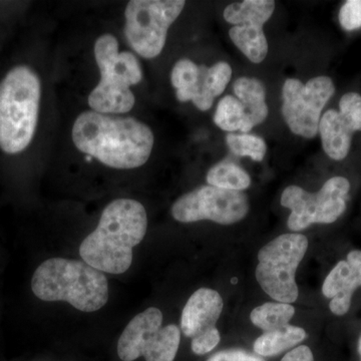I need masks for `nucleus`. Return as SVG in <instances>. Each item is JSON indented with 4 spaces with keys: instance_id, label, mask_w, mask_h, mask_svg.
<instances>
[{
    "instance_id": "obj_1",
    "label": "nucleus",
    "mask_w": 361,
    "mask_h": 361,
    "mask_svg": "<svg viewBox=\"0 0 361 361\" xmlns=\"http://www.w3.org/2000/svg\"><path fill=\"white\" fill-rule=\"evenodd\" d=\"M71 139L80 153L116 170L142 167L149 161L155 144L153 130L137 118L92 110L82 111L75 118Z\"/></svg>"
},
{
    "instance_id": "obj_2",
    "label": "nucleus",
    "mask_w": 361,
    "mask_h": 361,
    "mask_svg": "<svg viewBox=\"0 0 361 361\" xmlns=\"http://www.w3.org/2000/svg\"><path fill=\"white\" fill-rule=\"evenodd\" d=\"M146 209L134 199L120 198L104 209L94 232L80 244V255L94 269L123 274L133 263V249L146 236Z\"/></svg>"
},
{
    "instance_id": "obj_3",
    "label": "nucleus",
    "mask_w": 361,
    "mask_h": 361,
    "mask_svg": "<svg viewBox=\"0 0 361 361\" xmlns=\"http://www.w3.org/2000/svg\"><path fill=\"white\" fill-rule=\"evenodd\" d=\"M42 82L30 66H14L0 80V149L16 155L32 144L39 123Z\"/></svg>"
},
{
    "instance_id": "obj_4",
    "label": "nucleus",
    "mask_w": 361,
    "mask_h": 361,
    "mask_svg": "<svg viewBox=\"0 0 361 361\" xmlns=\"http://www.w3.org/2000/svg\"><path fill=\"white\" fill-rule=\"evenodd\" d=\"M32 289L40 300L66 301L82 312L101 310L109 300L108 279L85 261L51 258L33 274Z\"/></svg>"
},
{
    "instance_id": "obj_5",
    "label": "nucleus",
    "mask_w": 361,
    "mask_h": 361,
    "mask_svg": "<svg viewBox=\"0 0 361 361\" xmlns=\"http://www.w3.org/2000/svg\"><path fill=\"white\" fill-rule=\"evenodd\" d=\"M94 56L101 78L87 97L90 108L106 115L129 113L135 104L130 87L139 85L144 77L139 59L134 52L120 51L118 39L111 33L97 37Z\"/></svg>"
},
{
    "instance_id": "obj_6",
    "label": "nucleus",
    "mask_w": 361,
    "mask_h": 361,
    "mask_svg": "<svg viewBox=\"0 0 361 361\" xmlns=\"http://www.w3.org/2000/svg\"><path fill=\"white\" fill-rule=\"evenodd\" d=\"M186 6L184 0H130L125 9L126 40L142 59L160 56L169 28Z\"/></svg>"
},
{
    "instance_id": "obj_7",
    "label": "nucleus",
    "mask_w": 361,
    "mask_h": 361,
    "mask_svg": "<svg viewBox=\"0 0 361 361\" xmlns=\"http://www.w3.org/2000/svg\"><path fill=\"white\" fill-rule=\"evenodd\" d=\"M307 248V237L293 233L281 235L260 249L256 279L271 298L278 302H295L298 298L296 271Z\"/></svg>"
},
{
    "instance_id": "obj_8",
    "label": "nucleus",
    "mask_w": 361,
    "mask_h": 361,
    "mask_svg": "<svg viewBox=\"0 0 361 361\" xmlns=\"http://www.w3.org/2000/svg\"><path fill=\"white\" fill-rule=\"evenodd\" d=\"M180 330L177 325L163 326V313L156 307L142 311L130 320L118 342L123 361L144 356L146 361H174L179 349Z\"/></svg>"
},
{
    "instance_id": "obj_9",
    "label": "nucleus",
    "mask_w": 361,
    "mask_h": 361,
    "mask_svg": "<svg viewBox=\"0 0 361 361\" xmlns=\"http://www.w3.org/2000/svg\"><path fill=\"white\" fill-rule=\"evenodd\" d=\"M350 183L343 177L325 182L316 193L301 187L289 186L281 196V205L290 209L287 226L292 231H301L312 224H331L346 210Z\"/></svg>"
},
{
    "instance_id": "obj_10",
    "label": "nucleus",
    "mask_w": 361,
    "mask_h": 361,
    "mask_svg": "<svg viewBox=\"0 0 361 361\" xmlns=\"http://www.w3.org/2000/svg\"><path fill=\"white\" fill-rule=\"evenodd\" d=\"M336 92L331 78L320 75L306 84L287 78L282 87V116L293 134L313 139L318 134L324 106Z\"/></svg>"
},
{
    "instance_id": "obj_11",
    "label": "nucleus",
    "mask_w": 361,
    "mask_h": 361,
    "mask_svg": "<svg viewBox=\"0 0 361 361\" xmlns=\"http://www.w3.org/2000/svg\"><path fill=\"white\" fill-rule=\"evenodd\" d=\"M171 212L180 223L209 220L220 225H232L246 217L249 202L243 192L206 185L180 197L173 204Z\"/></svg>"
},
{
    "instance_id": "obj_12",
    "label": "nucleus",
    "mask_w": 361,
    "mask_h": 361,
    "mask_svg": "<svg viewBox=\"0 0 361 361\" xmlns=\"http://www.w3.org/2000/svg\"><path fill=\"white\" fill-rule=\"evenodd\" d=\"M223 306L220 294L209 288L198 289L187 301L180 317V330L192 339L195 355H206L219 344L220 332L216 324Z\"/></svg>"
},
{
    "instance_id": "obj_13",
    "label": "nucleus",
    "mask_w": 361,
    "mask_h": 361,
    "mask_svg": "<svg viewBox=\"0 0 361 361\" xmlns=\"http://www.w3.org/2000/svg\"><path fill=\"white\" fill-rule=\"evenodd\" d=\"M361 286V251L348 253L346 260L339 261L330 271L322 286L323 295L331 299L329 308L334 314L342 316L348 312L351 298Z\"/></svg>"
},
{
    "instance_id": "obj_14",
    "label": "nucleus",
    "mask_w": 361,
    "mask_h": 361,
    "mask_svg": "<svg viewBox=\"0 0 361 361\" xmlns=\"http://www.w3.org/2000/svg\"><path fill=\"white\" fill-rule=\"evenodd\" d=\"M355 132L353 123L339 111H325L320 118L318 133L325 154L332 160L342 161L348 156Z\"/></svg>"
},
{
    "instance_id": "obj_15",
    "label": "nucleus",
    "mask_w": 361,
    "mask_h": 361,
    "mask_svg": "<svg viewBox=\"0 0 361 361\" xmlns=\"http://www.w3.org/2000/svg\"><path fill=\"white\" fill-rule=\"evenodd\" d=\"M233 90L245 110V134H248L254 127L264 122L269 113L264 85L257 78L242 77L235 80Z\"/></svg>"
},
{
    "instance_id": "obj_16",
    "label": "nucleus",
    "mask_w": 361,
    "mask_h": 361,
    "mask_svg": "<svg viewBox=\"0 0 361 361\" xmlns=\"http://www.w3.org/2000/svg\"><path fill=\"white\" fill-rule=\"evenodd\" d=\"M229 37L233 44L251 63H260L268 54L267 39L263 26L257 25H242L232 26Z\"/></svg>"
},
{
    "instance_id": "obj_17",
    "label": "nucleus",
    "mask_w": 361,
    "mask_h": 361,
    "mask_svg": "<svg viewBox=\"0 0 361 361\" xmlns=\"http://www.w3.org/2000/svg\"><path fill=\"white\" fill-rule=\"evenodd\" d=\"M272 0H244L229 4L223 16L228 23L235 25H257L263 26L270 20L275 9Z\"/></svg>"
},
{
    "instance_id": "obj_18",
    "label": "nucleus",
    "mask_w": 361,
    "mask_h": 361,
    "mask_svg": "<svg viewBox=\"0 0 361 361\" xmlns=\"http://www.w3.org/2000/svg\"><path fill=\"white\" fill-rule=\"evenodd\" d=\"M306 338L305 330L288 324L281 329L264 332L256 339L254 351L261 356H274L294 348Z\"/></svg>"
},
{
    "instance_id": "obj_19",
    "label": "nucleus",
    "mask_w": 361,
    "mask_h": 361,
    "mask_svg": "<svg viewBox=\"0 0 361 361\" xmlns=\"http://www.w3.org/2000/svg\"><path fill=\"white\" fill-rule=\"evenodd\" d=\"M207 183L210 186L242 192L251 185V178L244 169L229 161H220L208 171Z\"/></svg>"
},
{
    "instance_id": "obj_20",
    "label": "nucleus",
    "mask_w": 361,
    "mask_h": 361,
    "mask_svg": "<svg viewBox=\"0 0 361 361\" xmlns=\"http://www.w3.org/2000/svg\"><path fill=\"white\" fill-rule=\"evenodd\" d=\"M294 313L295 308L291 304L267 302L252 311L250 319L258 329L268 332L288 325Z\"/></svg>"
},
{
    "instance_id": "obj_21",
    "label": "nucleus",
    "mask_w": 361,
    "mask_h": 361,
    "mask_svg": "<svg viewBox=\"0 0 361 361\" xmlns=\"http://www.w3.org/2000/svg\"><path fill=\"white\" fill-rule=\"evenodd\" d=\"M214 123L228 134L234 132L245 134L246 114L241 102L230 94L222 97L214 114Z\"/></svg>"
},
{
    "instance_id": "obj_22",
    "label": "nucleus",
    "mask_w": 361,
    "mask_h": 361,
    "mask_svg": "<svg viewBox=\"0 0 361 361\" xmlns=\"http://www.w3.org/2000/svg\"><path fill=\"white\" fill-rule=\"evenodd\" d=\"M226 144L234 155L247 157L255 161H263L267 153L264 140L255 135L229 133L226 135Z\"/></svg>"
},
{
    "instance_id": "obj_23",
    "label": "nucleus",
    "mask_w": 361,
    "mask_h": 361,
    "mask_svg": "<svg viewBox=\"0 0 361 361\" xmlns=\"http://www.w3.org/2000/svg\"><path fill=\"white\" fill-rule=\"evenodd\" d=\"M232 78V68L225 61H219L207 68L205 89L209 96L215 99L225 92Z\"/></svg>"
},
{
    "instance_id": "obj_24",
    "label": "nucleus",
    "mask_w": 361,
    "mask_h": 361,
    "mask_svg": "<svg viewBox=\"0 0 361 361\" xmlns=\"http://www.w3.org/2000/svg\"><path fill=\"white\" fill-rule=\"evenodd\" d=\"M339 23L344 30L353 32L361 27V0H348L338 14Z\"/></svg>"
},
{
    "instance_id": "obj_25",
    "label": "nucleus",
    "mask_w": 361,
    "mask_h": 361,
    "mask_svg": "<svg viewBox=\"0 0 361 361\" xmlns=\"http://www.w3.org/2000/svg\"><path fill=\"white\" fill-rule=\"evenodd\" d=\"M339 111L355 125L356 130H361V96L357 92L344 94L339 102Z\"/></svg>"
},
{
    "instance_id": "obj_26",
    "label": "nucleus",
    "mask_w": 361,
    "mask_h": 361,
    "mask_svg": "<svg viewBox=\"0 0 361 361\" xmlns=\"http://www.w3.org/2000/svg\"><path fill=\"white\" fill-rule=\"evenodd\" d=\"M207 361H264L258 356L249 355L240 349L220 351Z\"/></svg>"
},
{
    "instance_id": "obj_27",
    "label": "nucleus",
    "mask_w": 361,
    "mask_h": 361,
    "mask_svg": "<svg viewBox=\"0 0 361 361\" xmlns=\"http://www.w3.org/2000/svg\"><path fill=\"white\" fill-rule=\"evenodd\" d=\"M281 361H314V357L308 346L301 345L287 353Z\"/></svg>"
},
{
    "instance_id": "obj_28",
    "label": "nucleus",
    "mask_w": 361,
    "mask_h": 361,
    "mask_svg": "<svg viewBox=\"0 0 361 361\" xmlns=\"http://www.w3.org/2000/svg\"><path fill=\"white\" fill-rule=\"evenodd\" d=\"M358 353H360L361 356V336L360 337V341H358Z\"/></svg>"
}]
</instances>
